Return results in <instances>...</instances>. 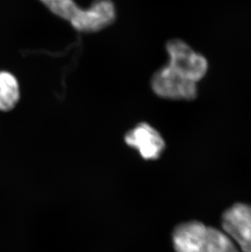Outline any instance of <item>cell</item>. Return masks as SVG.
<instances>
[{"instance_id": "6da1fadb", "label": "cell", "mask_w": 251, "mask_h": 252, "mask_svg": "<svg viewBox=\"0 0 251 252\" xmlns=\"http://www.w3.org/2000/svg\"><path fill=\"white\" fill-rule=\"evenodd\" d=\"M52 13L67 21L81 33H95L111 26L117 18L112 0H94L90 7H78L74 0H39Z\"/></svg>"}, {"instance_id": "7a4b0ae2", "label": "cell", "mask_w": 251, "mask_h": 252, "mask_svg": "<svg viewBox=\"0 0 251 252\" xmlns=\"http://www.w3.org/2000/svg\"><path fill=\"white\" fill-rule=\"evenodd\" d=\"M168 65L185 79L197 84L207 74L209 64L206 57L193 50L185 41L174 38L166 44Z\"/></svg>"}, {"instance_id": "3957f363", "label": "cell", "mask_w": 251, "mask_h": 252, "mask_svg": "<svg viewBox=\"0 0 251 252\" xmlns=\"http://www.w3.org/2000/svg\"><path fill=\"white\" fill-rule=\"evenodd\" d=\"M151 88L159 97L173 100H192L198 93L197 84L180 76L166 64L151 78Z\"/></svg>"}, {"instance_id": "277c9868", "label": "cell", "mask_w": 251, "mask_h": 252, "mask_svg": "<svg viewBox=\"0 0 251 252\" xmlns=\"http://www.w3.org/2000/svg\"><path fill=\"white\" fill-rule=\"evenodd\" d=\"M124 140L129 147L137 150L145 160L158 159L166 148V142L160 132L145 122L139 123L129 130Z\"/></svg>"}, {"instance_id": "5b68a950", "label": "cell", "mask_w": 251, "mask_h": 252, "mask_svg": "<svg viewBox=\"0 0 251 252\" xmlns=\"http://www.w3.org/2000/svg\"><path fill=\"white\" fill-rule=\"evenodd\" d=\"M224 233L241 251L251 244V205L237 203L226 211L222 219Z\"/></svg>"}, {"instance_id": "8992f818", "label": "cell", "mask_w": 251, "mask_h": 252, "mask_svg": "<svg viewBox=\"0 0 251 252\" xmlns=\"http://www.w3.org/2000/svg\"><path fill=\"white\" fill-rule=\"evenodd\" d=\"M208 227L199 221H188L176 226L172 243L176 252H198L206 238Z\"/></svg>"}, {"instance_id": "52a82bcc", "label": "cell", "mask_w": 251, "mask_h": 252, "mask_svg": "<svg viewBox=\"0 0 251 252\" xmlns=\"http://www.w3.org/2000/svg\"><path fill=\"white\" fill-rule=\"evenodd\" d=\"M20 99L21 88L16 76L11 72L0 70V111L9 112Z\"/></svg>"}, {"instance_id": "ba28073f", "label": "cell", "mask_w": 251, "mask_h": 252, "mask_svg": "<svg viewBox=\"0 0 251 252\" xmlns=\"http://www.w3.org/2000/svg\"><path fill=\"white\" fill-rule=\"evenodd\" d=\"M198 252H241L224 232L208 227L206 238Z\"/></svg>"}]
</instances>
